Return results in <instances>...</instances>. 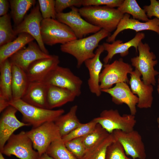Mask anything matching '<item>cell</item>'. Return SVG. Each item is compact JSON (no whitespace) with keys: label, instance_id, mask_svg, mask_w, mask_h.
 Here are the masks:
<instances>
[{"label":"cell","instance_id":"cell-19","mask_svg":"<svg viewBox=\"0 0 159 159\" xmlns=\"http://www.w3.org/2000/svg\"><path fill=\"white\" fill-rule=\"evenodd\" d=\"M104 51L102 45H99L95 52V56L84 62L89 73V78L87 83L89 90L91 92L97 97L100 96L102 92L100 87V77L103 64L100 57Z\"/></svg>","mask_w":159,"mask_h":159},{"label":"cell","instance_id":"cell-23","mask_svg":"<svg viewBox=\"0 0 159 159\" xmlns=\"http://www.w3.org/2000/svg\"><path fill=\"white\" fill-rule=\"evenodd\" d=\"M47 85L41 82H30L21 99L30 105L42 108H46Z\"/></svg>","mask_w":159,"mask_h":159},{"label":"cell","instance_id":"cell-34","mask_svg":"<svg viewBox=\"0 0 159 159\" xmlns=\"http://www.w3.org/2000/svg\"><path fill=\"white\" fill-rule=\"evenodd\" d=\"M97 124L94 118L87 123H82L69 134L62 137V140L65 143L73 139L85 136L95 129Z\"/></svg>","mask_w":159,"mask_h":159},{"label":"cell","instance_id":"cell-14","mask_svg":"<svg viewBox=\"0 0 159 159\" xmlns=\"http://www.w3.org/2000/svg\"><path fill=\"white\" fill-rule=\"evenodd\" d=\"M126 29H131L136 32L144 30H150L159 35V19L155 18L145 22H141L138 20L130 18L127 14L124 16L119 23L113 33L108 37L106 40L107 43L112 42L119 33Z\"/></svg>","mask_w":159,"mask_h":159},{"label":"cell","instance_id":"cell-33","mask_svg":"<svg viewBox=\"0 0 159 159\" xmlns=\"http://www.w3.org/2000/svg\"><path fill=\"white\" fill-rule=\"evenodd\" d=\"M110 134L100 125L97 124L95 129L85 136L84 142L86 150L104 139Z\"/></svg>","mask_w":159,"mask_h":159},{"label":"cell","instance_id":"cell-44","mask_svg":"<svg viewBox=\"0 0 159 159\" xmlns=\"http://www.w3.org/2000/svg\"><path fill=\"white\" fill-rule=\"evenodd\" d=\"M158 85L157 87V91L158 94L159 95V75L158 80Z\"/></svg>","mask_w":159,"mask_h":159},{"label":"cell","instance_id":"cell-3","mask_svg":"<svg viewBox=\"0 0 159 159\" xmlns=\"http://www.w3.org/2000/svg\"><path fill=\"white\" fill-rule=\"evenodd\" d=\"M11 105L19 111L22 116V122L35 127L47 122H54L63 114V109L50 110L39 107L29 104L21 99L12 100Z\"/></svg>","mask_w":159,"mask_h":159},{"label":"cell","instance_id":"cell-24","mask_svg":"<svg viewBox=\"0 0 159 159\" xmlns=\"http://www.w3.org/2000/svg\"><path fill=\"white\" fill-rule=\"evenodd\" d=\"M12 100L21 99L30 82L25 71L14 64L12 65Z\"/></svg>","mask_w":159,"mask_h":159},{"label":"cell","instance_id":"cell-17","mask_svg":"<svg viewBox=\"0 0 159 159\" xmlns=\"http://www.w3.org/2000/svg\"><path fill=\"white\" fill-rule=\"evenodd\" d=\"M17 111L16 108L10 105L1 114L0 120V151L15 131L22 127L29 126L18 120L16 115Z\"/></svg>","mask_w":159,"mask_h":159},{"label":"cell","instance_id":"cell-38","mask_svg":"<svg viewBox=\"0 0 159 159\" xmlns=\"http://www.w3.org/2000/svg\"><path fill=\"white\" fill-rule=\"evenodd\" d=\"M123 0H82L83 6H106L114 8L119 7Z\"/></svg>","mask_w":159,"mask_h":159},{"label":"cell","instance_id":"cell-8","mask_svg":"<svg viewBox=\"0 0 159 159\" xmlns=\"http://www.w3.org/2000/svg\"><path fill=\"white\" fill-rule=\"evenodd\" d=\"M26 132L32 141L33 148L39 156L46 153L52 142L62 138L59 129L54 122H46Z\"/></svg>","mask_w":159,"mask_h":159},{"label":"cell","instance_id":"cell-9","mask_svg":"<svg viewBox=\"0 0 159 159\" xmlns=\"http://www.w3.org/2000/svg\"><path fill=\"white\" fill-rule=\"evenodd\" d=\"M32 140L26 132L13 134L9 138L0 153L8 156L14 155L20 159H37L39 154L33 149Z\"/></svg>","mask_w":159,"mask_h":159},{"label":"cell","instance_id":"cell-42","mask_svg":"<svg viewBox=\"0 0 159 159\" xmlns=\"http://www.w3.org/2000/svg\"><path fill=\"white\" fill-rule=\"evenodd\" d=\"M10 106L9 102L4 98L0 97V112H3Z\"/></svg>","mask_w":159,"mask_h":159},{"label":"cell","instance_id":"cell-37","mask_svg":"<svg viewBox=\"0 0 159 159\" xmlns=\"http://www.w3.org/2000/svg\"><path fill=\"white\" fill-rule=\"evenodd\" d=\"M38 2L43 19H56L57 13L55 10V0H38Z\"/></svg>","mask_w":159,"mask_h":159},{"label":"cell","instance_id":"cell-7","mask_svg":"<svg viewBox=\"0 0 159 159\" xmlns=\"http://www.w3.org/2000/svg\"><path fill=\"white\" fill-rule=\"evenodd\" d=\"M103 67L100 77L101 90L110 88L117 83H128L127 74L133 71L131 65L125 62L122 58L105 64Z\"/></svg>","mask_w":159,"mask_h":159},{"label":"cell","instance_id":"cell-46","mask_svg":"<svg viewBox=\"0 0 159 159\" xmlns=\"http://www.w3.org/2000/svg\"><path fill=\"white\" fill-rule=\"evenodd\" d=\"M157 122L158 124V128H159V117H158L157 120Z\"/></svg>","mask_w":159,"mask_h":159},{"label":"cell","instance_id":"cell-25","mask_svg":"<svg viewBox=\"0 0 159 159\" xmlns=\"http://www.w3.org/2000/svg\"><path fill=\"white\" fill-rule=\"evenodd\" d=\"M34 40L30 34L21 33L13 41L0 47V64Z\"/></svg>","mask_w":159,"mask_h":159},{"label":"cell","instance_id":"cell-4","mask_svg":"<svg viewBox=\"0 0 159 159\" xmlns=\"http://www.w3.org/2000/svg\"><path fill=\"white\" fill-rule=\"evenodd\" d=\"M150 50L148 44L141 41L138 48V55L132 58L131 62L132 66L141 74L143 82L147 85L155 86L156 83L155 77L159 74L154 69L158 61L155 54Z\"/></svg>","mask_w":159,"mask_h":159},{"label":"cell","instance_id":"cell-41","mask_svg":"<svg viewBox=\"0 0 159 159\" xmlns=\"http://www.w3.org/2000/svg\"><path fill=\"white\" fill-rule=\"evenodd\" d=\"M10 5L9 0H0V16H2L8 14Z\"/></svg>","mask_w":159,"mask_h":159},{"label":"cell","instance_id":"cell-39","mask_svg":"<svg viewBox=\"0 0 159 159\" xmlns=\"http://www.w3.org/2000/svg\"><path fill=\"white\" fill-rule=\"evenodd\" d=\"M82 2V0H55V10L57 14L61 13L68 7H80Z\"/></svg>","mask_w":159,"mask_h":159},{"label":"cell","instance_id":"cell-12","mask_svg":"<svg viewBox=\"0 0 159 159\" xmlns=\"http://www.w3.org/2000/svg\"><path fill=\"white\" fill-rule=\"evenodd\" d=\"M112 134L115 140L122 145L126 155L132 159L146 158L145 145L138 131L134 130L129 132L116 130Z\"/></svg>","mask_w":159,"mask_h":159},{"label":"cell","instance_id":"cell-28","mask_svg":"<svg viewBox=\"0 0 159 159\" xmlns=\"http://www.w3.org/2000/svg\"><path fill=\"white\" fill-rule=\"evenodd\" d=\"M9 1L11 17L16 26L22 21L27 11L32 6H34L36 2L35 0H10Z\"/></svg>","mask_w":159,"mask_h":159},{"label":"cell","instance_id":"cell-45","mask_svg":"<svg viewBox=\"0 0 159 159\" xmlns=\"http://www.w3.org/2000/svg\"><path fill=\"white\" fill-rule=\"evenodd\" d=\"M0 159H5L3 156V154L0 153Z\"/></svg>","mask_w":159,"mask_h":159},{"label":"cell","instance_id":"cell-10","mask_svg":"<svg viewBox=\"0 0 159 159\" xmlns=\"http://www.w3.org/2000/svg\"><path fill=\"white\" fill-rule=\"evenodd\" d=\"M47 85H51L68 89L76 97L81 93L83 82L69 68L57 66L41 81Z\"/></svg>","mask_w":159,"mask_h":159},{"label":"cell","instance_id":"cell-1","mask_svg":"<svg viewBox=\"0 0 159 159\" xmlns=\"http://www.w3.org/2000/svg\"><path fill=\"white\" fill-rule=\"evenodd\" d=\"M111 35V33L101 29L87 37L77 39L61 45L60 49L73 56L77 61V67L79 68L86 60L95 56L94 50L98 47L99 42Z\"/></svg>","mask_w":159,"mask_h":159},{"label":"cell","instance_id":"cell-40","mask_svg":"<svg viewBox=\"0 0 159 159\" xmlns=\"http://www.w3.org/2000/svg\"><path fill=\"white\" fill-rule=\"evenodd\" d=\"M148 17L151 19L153 16L159 19V1L156 0H150V4L143 6Z\"/></svg>","mask_w":159,"mask_h":159},{"label":"cell","instance_id":"cell-16","mask_svg":"<svg viewBox=\"0 0 159 159\" xmlns=\"http://www.w3.org/2000/svg\"><path fill=\"white\" fill-rule=\"evenodd\" d=\"M52 55L47 54L40 49L37 43L32 41L27 46L20 50L9 59L12 64L20 67L25 71L30 65L35 61L50 57Z\"/></svg>","mask_w":159,"mask_h":159},{"label":"cell","instance_id":"cell-26","mask_svg":"<svg viewBox=\"0 0 159 159\" xmlns=\"http://www.w3.org/2000/svg\"><path fill=\"white\" fill-rule=\"evenodd\" d=\"M77 105L72 106L67 113L61 115L54 122L59 129L62 138L82 124L77 116Z\"/></svg>","mask_w":159,"mask_h":159},{"label":"cell","instance_id":"cell-15","mask_svg":"<svg viewBox=\"0 0 159 159\" xmlns=\"http://www.w3.org/2000/svg\"><path fill=\"white\" fill-rule=\"evenodd\" d=\"M130 89L138 98L137 107L140 109L151 108L153 101V86L145 84L141 80V74L136 69L130 73Z\"/></svg>","mask_w":159,"mask_h":159},{"label":"cell","instance_id":"cell-13","mask_svg":"<svg viewBox=\"0 0 159 159\" xmlns=\"http://www.w3.org/2000/svg\"><path fill=\"white\" fill-rule=\"evenodd\" d=\"M43 19L37 4L33 7L22 21L15 26L14 30L17 35L23 33L30 34L36 40L41 50L46 54H49L41 35V24Z\"/></svg>","mask_w":159,"mask_h":159},{"label":"cell","instance_id":"cell-22","mask_svg":"<svg viewBox=\"0 0 159 159\" xmlns=\"http://www.w3.org/2000/svg\"><path fill=\"white\" fill-rule=\"evenodd\" d=\"M47 85L46 103L47 109L52 110L61 107L73 101L77 97L74 93L68 89L53 85Z\"/></svg>","mask_w":159,"mask_h":159},{"label":"cell","instance_id":"cell-27","mask_svg":"<svg viewBox=\"0 0 159 159\" xmlns=\"http://www.w3.org/2000/svg\"><path fill=\"white\" fill-rule=\"evenodd\" d=\"M12 65L9 59L0 64V97L9 102L12 100Z\"/></svg>","mask_w":159,"mask_h":159},{"label":"cell","instance_id":"cell-35","mask_svg":"<svg viewBox=\"0 0 159 159\" xmlns=\"http://www.w3.org/2000/svg\"><path fill=\"white\" fill-rule=\"evenodd\" d=\"M85 137L75 138L64 143L67 148L77 159H81L86 152Z\"/></svg>","mask_w":159,"mask_h":159},{"label":"cell","instance_id":"cell-20","mask_svg":"<svg viewBox=\"0 0 159 159\" xmlns=\"http://www.w3.org/2000/svg\"><path fill=\"white\" fill-rule=\"evenodd\" d=\"M60 62L58 55L37 60L31 64L25 71L30 82H41Z\"/></svg>","mask_w":159,"mask_h":159},{"label":"cell","instance_id":"cell-47","mask_svg":"<svg viewBox=\"0 0 159 159\" xmlns=\"http://www.w3.org/2000/svg\"></svg>","mask_w":159,"mask_h":159},{"label":"cell","instance_id":"cell-29","mask_svg":"<svg viewBox=\"0 0 159 159\" xmlns=\"http://www.w3.org/2000/svg\"><path fill=\"white\" fill-rule=\"evenodd\" d=\"M115 140L112 133L86 150L81 159H105L108 147Z\"/></svg>","mask_w":159,"mask_h":159},{"label":"cell","instance_id":"cell-18","mask_svg":"<svg viewBox=\"0 0 159 159\" xmlns=\"http://www.w3.org/2000/svg\"><path fill=\"white\" fill-rule=\"evenodd\" d=\"M102 92L108 94L112 97L113 102L117 105L123 104L129 107L130 114L135 115L137 113L136 105L138 102V97L132 92L127 83L116 84L110 88L101 90Z\"/></svg>","mask_w":159,"mask_h":159},{"label":"cell","instance_id":"cell-21","mask_svg":"<svg viewBox=\"0 0 159 159\" xmlns=\"http://www.w3.org/2000/svg\"><path fill=\"white\" fill-rule=\"evenodd\" d=\"M145 36L144 33L138 32L133 38L124 43L120 40H115L111 44L103 43L102 45L104 50L107 52V54L103 59L105 64L108 63L116 54H120L122 57L127 56L129 54V49L131 47H134L138 53V45L144 39Z\"/></svg>","mask_w":159,"mask_h":159},{"label":"cell","instance_id":"cell-11","mask_svg":"<svg viewBox=\"0 0 159 159\" xmlns=\"http://www.w3.org/2000/svg\"><path fill=\"white\" fill-rule=\"evenodd\" d=\"M67 12L57 14L56 19L68 26L77 39L83 38L90 34H94L101 29L88 22L80 14L79 9L73 6Z\"/></svg>","mask_w":159,"mask_h":159},{"label":"cell","instance_id":"cell-36","mask_svg":"<svg viewBox=\"0 0 159 159\" xmlns=\"http://www.w3.org/2000/svg\"><path fill=\"white\" fill-rule=\"evenodd\" d=\"M105 159H132L127 156L121 144L115 140L107 148Z\"/></svg>","mask_w":159,"mask_h":159},{"label":"cell","instance_id":"cell-2","mask_svg":"<svg viewBox=\"0 0 159 159\" xmlns=\"http://www.w3.org/2000/svg\"><path fill=\"white\" fill-rule=\"evenodd\" d=\"M79 10L88 22L110 33L116 29L124 15L117 9L106 6H83Z\"/></svg>","mask_w":159,"mask_h":159},{"label":"cell","instance_id":"cell-5","mask_svg":"<svg viewBox=\"0 0 159 159\" xmlns=\"http://www.w3.org/2000/svg\"><path fill=\"white\" fill-rule=\"evenodd\" d=\"M41 35L45 44L52 46L64 44L77 39L71 29L56 19H43L41 24Z\"/></svg>","mask_w":159,"mask_h":159},{"label":"cell","instance_id":"cell-30","mask_svg":"<svg viewBox=\"0 0 159 159\" xmlns=\"http://www.w3.org/2000/svg\"><path fill=\"white\" fill-rule=\"evenodd\" d=\"M117 9L123 14H130L133 19L147 21L149 19L143 9L141 8L135 0H124Z\"/></svg>","mask_w":159,"mask_h":159},{"label":"cell","instance_id":"cell-6","mask_svg":"<svg viewBox=\"0 0 159 159\" xmlns=\"http://www.w3.org/2000/svg\"><path fill=\"white\" fill-rule=\"evenodd\" d=\"M109 134L115 130L129 132L134 130L136 123L135 115L131 114L121 115L117 110H105L100 116L94 118Z\"/></svg>","mask_w":159,"mask_h":159},{"label":"cell","instance_id":"cell-31","mask_svg":"<svg viewBox=\"0 0 159 159\" xmlns=\"http://www.w3.org/2000/svg\"><path fill=\"white\" fill-rule=\"evenodd\" d=\"M17 35L12 27L9 14L0 17V47L9 43L16 38Z\"/></svg>","mask_w":159,"mask_h":159},{"label":"cell","instance_id":"cell-43","mask_svg":"<svg viewBox=\"0 0 159 159\" xmlns=\"http://www.w3.org/2000/svg\"><path fill=\"white\" fill-rule=\"evenodd\" d=\"M37 159H54L53 158L45 153L42 155H39Z\"/></svg>","mask_w":159,"mask_h":159},{"label":"cell","instance_id":"cell-32","mask_svg":"<svg viewBox=\"0 0 159 159\" xmlns=\"http://www.w3.org/2000/svg\"><path fill=\"white\" fill-rule=\"evenodd\" d=\"M46 153L54 159H77L67 148L62 138L52 142Z\"/></svg>","mask_w":159,"mask_h":159}]
</instances>
